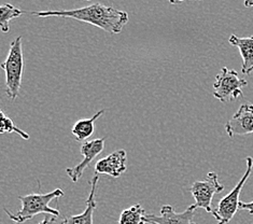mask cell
Segmentation results:
<instances>
[{
    "instance_id": "obj_1",
    "label": "cell",
    "mask_w": 253,
    "mask_h": 224,
    "mask_svg": "<svg viewBox=\"0 0 253 224\" xmlns=\"http://www.w3.org/2000/svg\"><path fill=\"white\" fill-rule=\"evenodd\" d=\"M32 15L38 17H70V19L92 24L111 35L121 33L129 20L127 12L101 3H94L81 9L32 12Z\"/></svg>"
},
{
    "instance_id": "obj_2",
    "label": "cell",
    "mask_w": 253,
    "mask_h": 224,
    "mask_svg": "<svg viewBox=\"0 0 253 224\" xmlns=\"http://www.w3.org/2000/svg\"><path fill=\"white\" fill-rule=\"evenodd\" d=\"M64 195L65 193L62 189H56L53 192L46 193V194H29L26 196H19V199L22 203L21 209L16 214L11 213L5 208L4 211L12 221L19 224L32 220L34 217L40 214L58 217L59 210L50 207V203L53 199L61 198Z\"/></svg>"
},
{
    "instance_id": "obj_3",
    "label": "cell",
    "mask_w": 253,
    "mask_h": 224,
    "mask_svg": "<svg viewBox=\"0 0 253 224\" xmlns=\"http://www.w3.org/2000/svg\"><path fill=\"white\" fill-rule=\"evenodd\" d=\"M1 68L5 72V93L10 99L14 100L20 94L24 71L22 37L11 42L8 57L1 64Z\"/></svg>"
},
{
    "instance_id": "obj_4",
    "label": "cell",
    "mask_w": 253,
    "mask_h": 224,
    "mask_svg": "<svg viewBox=\"0 0 253 224\" xmlns=\"http://www.w3.org/2000/svg\"><path fill=\"white\" fill-rule=\"evenodd\" d=\"M246 164H247V169L242 179L239 180V182L236 184V186H235L226 196H224L221 199L218 204V207H216L215 210L212 211V216L215 218V220L218 221V224H227L233 219L234 216L236 215V213L239 209L240 193H242L245 183L247 182V180H248V178L250 177V175L252 173V168H253L252 157H247Z\"/></svg>"
},
{
    "instance_id": "obj_5",
    "label": "cell",
    "mask_w": 253,
    "mask_h": 224,
    "mask_svg": "<svg viewBox=\"0 0 253 224\" xmlns=\"http://www.w3.org/2000/svg\"><path fill=\"white\" fill-rule=\"evenodd\" d=\"M247 84L248 82L239 78L237 71L223 67L213 84V96L222 102L235 100L242 97L243 89Z\"/></svg>"
},
{
    "instance_id": "obj_6",
    "label": "cell",
    "mask_w": 253,
    "mask_h": 224,
    "mask_svg": "<svg viewBox=\"0 0 253 224\" xmlns=\"http://www.w3.org/2000/svg\"><path fill=\"white\" fill-rule=\"evenodd\" d=\"M224 190V185L220 183L219 176L210 172L203 180H197L191 186V193L195 199V207L205 209L212 214V199L215 194Z\"/></svg>"
},
{
    "instance_id": "obj_7",
    "label": "cell",
    "mask_w": 253,
    "mask_h": 224,
    "mask_svg": "<svg viewBox=\"0 0 253 224\" xmlns=\"http://www.w3.org/2000/svg\"><path fill=\"white\" fill-rule=\"evenodd\" d=\"M195 209H197L195 205H192L183 213L178 214L174 211L172 206L164 205L162 206L160 216L152 214L146 215L143 220L146 224H197L194 221Z\"/></svg>"
},
{
    "instance_id": "obj_8",
    "label": "cell",
    "mask_w": 253,
    "mask_h": 224,
    "mask_svg": "<svg viewBox=\"0 0 253 224\" xmlns=\"http://www.w3.org/2000/svg\"><path fill=\"white\" fill-rule=\"evenodd\" d=\"M225 131L231 138L253 134V105L246 102L240 106L231 120L227 121Z\"/></svg>"
},
{
    "instance_id": "obj_9",
    "label": "cell",
    "mask_w": 253,
    "mask_h": 224,
    "mask_svg": "<svg viewBox=\"0 0 253 224\" xmlns=\"http://www.w3.org/2000/svg\"><path fill=\"white\" fill-rule=\"evenodd\" d=\"M105 149V139H94L88 142L83 143L81 146V154L83 155V160L76 165L75 167L67 168L66 173H67L68 177L72 180V182H77L79 180L84 171L89 166V164L97 157L102 150Z\"/></svg>"
},
{
    "instance_id": "obj_10",
    "label": "cell",
    "mask_w": 253,
    "mask_h": 224,
    "mask_svg": "<svg viewBox=\"0 0 253 224\" xmlns=\"http://www.w3.org/2000/svg\"><path fill=\"white\" fill-rule=\"evenodd\" d=\"M127 153L125 150H117L96 163L95 172L98 175H108L118 178L126 171Z\"/></svg>"
},
{
    "instance_id": "obj_11",
    "label": "cell",
    "mask_w": 253,
    "mask_h": 224,
    "mask_svg": "<svg viewBox=\"0 0 253 224\" xmlns=\"http://www.w3.org/2000/svg\"><path fill=\"white\" fill-rule=\"evenodd\" d=\"M99 180V175L96 174L91 181V192H89L88 198L86 201V208L80 215L68 216L62 221L61 224H93V215L96 209V201H95V193L97 189V183Z\"/></svg>"
},
{
    "instance_id": "obj_12",
    "label": "cell",
    "mask_w": 253,
    "mask_h": 224,
    "mask_svg": "<svg viewBox=\"0 0 253 224\" xmlns=\"http://www.w3.org/2000/svg\"><path fill=\"white\" fill-rule=\"evenodd\" d=\"M228 42L231 45L238 47L243 59V74L250 75L253 71V35L246 38H239L236 35H232Z\"/></svg>"
},
{
    "instance_id": "obj_13",
    "label": "cell",
    "mask_w": 253,
    "mask_h": 224,
    "mask_svg": "<svg viewBox=\"0 0 253 224\" xmlns=\"http://www.w3.org/2000/svg\"><path fill=\"white\" fill-rule=\"evenodd\" d=\"M105 112V110H100L97 113L93 116L91 119H84L80 120L72 127V134L75 135L76 140L82 142L85 141L87 138L91 137L94 134L95 131V121L97 120L102 113Z\"/></svg>"
},
{
    "instance_id": "obj_14",
    "label": "cell",
    "mask_w": 253,
    "mask_h": 224,
    "mask_svg": "<svg viewBox=\"0 0 253 224\" xmlns=\"http://www.w3.org/2000/svg\"><path fill=\"white\" fill-rule=\"evenodd\" d=\"M144 216H146V211L141 207V205L136 204L122 211L119 224H146L143 220Z\"/></svg>"
},
{
    "instance_id": "obj_15",
    "label": "cell",
    "mask_w": 253,
    "mask_h": 224,
    "mask_svg": "<svg viewBox=\"0 0 253 224\" xmlns=\"http://www.w3.org/2000/svg\"><path fill=\"white\" fill-rule=\"evenodd\" d=\"M0 26H1V30L3 33H8L10 30L9 23L16 19V17H20L22 14L26 13V11L21 10L19 8H15L10 3L2 4L1 8H0Z\"/></svg>"
},
{
    "instance_id": "obj_16",
    "label": "cell",
    "mask_w": 253,
    "mask_h": 224,
    "mask_svg": "<svg viewBox=\"0 0 253 224\" xmlns=\"http://www.w3.org/2000/svg\"><path fill=\"white\" fill-rule=\"evenodd\" d=\"M0 113H1V121H0V122H1V125H0V133H1V134H4V133H16V134H19L23 139L28 140L29 135L27 133L20 130L19 127H16L13 123V121L5 116L3 111H0Z\"/></svg>"
},
{
    "instance_id": "obj_17",
    "label": "cell",
    "mask_w": 253,
    "mask_h": 224,
    "mask_svg": "<svg viewBox=\"0 0 253 224\" xmlns=\"http://www.w3.org/2000/svg\"><path fill=\"white\" fill-rule=\"evenodd\" d=\"M239 209L247 210L250 215H253V201L250 202V203L240 202V204H239Z\"/></svg>"
},
{
    "instance_id": "obj_18",
    "label": "cell",
    "mask_w": 253,
    "mask_h": 224,
    "mask_svg": "<svg viewBox=\"0 0 253 224\" xmlns=\"http://www.w3.org/2000/svg\"><path fill=\"white\" fill-rule=\"evenodd\" d=\"M56 218L55 216H52V215H46L44 217V219L42 220L41 222H39L38 224H54V222L56 221Z\"/></svg>"
},
{
    "instance_id": "obj_19",
    "label": "cell",
    "mask_w": 253,
    "mask_h": 224,
    "mask_svg": "<svg viewBox=\"0 0 253 224\" xmlns=\"http://www.w3.org/2000/svg\"><path fill=\"white\" fill-rule=\"evenodd\" d=\"M244 1H245V7L246 8L253 7V0H244Z\"/></svg>"
},
{
    "instance_id": "obj_20",
    "label": "cell",
    "mask_w": 253,
    "mask_h": 224,
    "mask_svg": "<svg viewBox=\"0 0 253 224\" xmlns=\"http://www.w3.org/2000/svg\"><path fill=\"white\" fill-rule=\"evenodd\" d=\"M183 1H185V0H169V2H170L171 4H177V3H181V2H183Z\"/></svg>"
},
{
    "instance_id": "obj_21",
    "label": "cell",
    "mask_w": 253,
    "mask_h": 224,
    "mask_svg": "<svg viewBox=\"0 0 253 224\" xmlns=\"http://www.w3.org/2000/svg\"><path fill=\"white\" fill-rule=\"evenodd\" d=\"M85 1H91V0H85Z\"/></svg>"
}]
</instances>
